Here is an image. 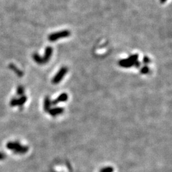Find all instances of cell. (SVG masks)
<instances>
[{
    "mask_svg": "<svg viewBox=\"0 0 172 172\" xmlns=\"http://www.w3.org/2000/svg\"><path fill=\"white\" fill-rule=\"evenodd\" d=\"M10 105L11 107H17V98H12V100L10 101Z\"/></svg>",
    "mask_w": 172,
    "mask_h": 172,
    "instance_id": "cell-14",
    "label": "cell"
},
{
    "mask_svg": "<svg viewBox=\"0 0 172 172\" xmlns=\"http://www.w3.org/2000/svg\"><path fill=\"white\" fill-rule=\"evenodd\" d=\"M68 72V68L67 67H62L58 72L56 74V75L54 76V78H52V83L54 84H57L59 83L62 80L63 77L65 76V75L67 74Z\"/></svg>",
    "mask_w": 172,
    "mask_h": 172,
    "instance_id": "cell-3",
    "label": "cell"
},
{
    "mask_svg": "<svg viewBox=\"0 0 172 172\" xmlns=\"http://www.w3.org/2000/svg\"><path fill=\"white\" fill-rule=\"evenodd\" d=\"M27 100L28 98L25 95L22 96L17 99V106H19V107H21V106H22L26 101H27Z\"/></svg>",
    "mask_w": 172,
    "mask_h": 172,
    "instance_id": "cell-11",
    "label": "cell"
},
{
    "mask_svg": "<svg viewBox=\"0 0 172 172\" xmlns=\"http://www.w3.org/2000/svg\"><path fill=\"white\" fill-rule=\"evenodd\" d=\"M143 62H144L145 64H148L150 62V60L149 58L147 57V56H145V57L144 58V59H143Z\"/></svg>",
    "mask_w": 172,
    "mask_h": 172,
    "instance_id": "cell-15",
    "label": "cell"
},
{
    "mask_svg": "<svg viewBox=\"0 0 172 172\" xmlns=\"http://www.w3.org/2000/svg\"><path fill=\"white\" fill-rule=\"evenodd\" d=\"M140 65H141L140 62V61H137L136 62H135V66H134V67H137V68H138V67H140Z\"/></svg>",
    "mask_w": 172,
    "mask_h": 172,
    "instance_id": "cell-17",
    "label": "cell"
},
{
    "mask_svg": "<svg viewBox=\"0 0 172 172\" xmlns=\"http://www.w3.org/2000/svg\"><path fill=\"white\" fill-rule=\"evenodd\" d=\"M71 35V33L68 30H63L56 33H53L48 36V40L51 42L57 41L58 40L62 38H67Z\"/></svg>",
    "mask_w": 172,
    "mask_h": 172,
    "instance_id": "cell-2",
    "label": "cell"
},
{
    "mask_svg": "<svg viewBox=\"0 0 172 172\" xmlns=\"http://www.w3.org/2000/svg\"><path fill=\"white\" fill-rule=\"evenodd\" d=\"M138 55L137 54H135L131 55L126 59H121L119 61V65L122 68H131V67H134L135 62L138 61Z\"/></svg>",
    "mask_w": 172,
    "mask_h": 172,
    "instance_id": "cell-1",
    "label": "cell"
},
{
    "mask_svg": "<svg viewBox=\"0 0 172 172\" xmlns=\"http://www.w3.org/2000/svg\"><path fill=\"white\" fill-rule=\"evenodd\" d=\"M167 1V0H160V2L161 3H165Z\"/></svg>",
    "mask_w": 172,
    "mask_h": 172,
    "instance_id": "cell-18",
    "label": "cell"
},
{
    "mask_svg": "<svg viewBox=\"0 0 172 172\" xmlns=\"http://www.w3.org/2000/svg\"><path fill=\"white\" fill-rule=\"evenodd\" d=\"M24 88L22 85H19L17 88V94L20 96H22L24 95Z\"/></svg>",
    "mask_w": 172,
    "mask_h": 172,
    "instance_id": "cell-12",
    "label": "cell"
},
{
    "mask_svg": "<svg viewBox=\"0 0 172 172\" xmlns=\"http://www.w3.org/2000/svg\"><path fill=\"white\" fill-rule=\"evenodd\" d=\"M21 145L22 144H21V143H20V142H19V141H9V142H8L7 144H6V148H7L8 149L14 152L16 149H17V148L20 146H21Z\"/></svg>",
    "mask_w": 172,
    "mask_h": 172,
    "instance_id": "cell-6",
    "label": "cell"
},
{
    "mask_svg": "<svg viewBox=\"0 0 172 172\" xmlns=\"http://www.w3.org/2000/svg\"><path fill=\"white\" fill-rule=\"evenodd\" d=\"M68 96L67 93H62L59 96L52 101V105H56L61 102H65L68 100Z\"/></svg>",
    "mask_w": 172,
    "mask_h": 172,
    "instance_id": "cell-5",
    "label": "cell"
},
{
    "mask_svg": "<svg viewBox=\"0 0 172 172\" xmlns=\"http://www.w3.org/2000/svg\"><path fill=\"white\" fill-rule=\"evenodd\" d=\"M8 67L10 68V69H12L13 71H14L15 73V74L17 75L18 77H22L23 75H24V73H23L22 71H21V69H19L17 67L15 64H14L13 63L10 64Z\"/></svg>",
    "mask_w": 172,
    "mask_h": 172,
    "instance_id": "cell-9",
    "label": "cell"
},
{
    "mask_svg": "<svg viewBox=\"0 0 172 172\" xmlns=\"http://www.w3.org/2000/svg\"><path fill=\"white\" fill-rule=\"evenodd\" d=\"M51 116L55 117L59 114H61L64 112V108L62 107H55L51 108L48 112Z\"/></svg>",
    "mask_w": 172,
    "mask_h": 172,
    "instance_id": "cell-7",
    "label": "cell"
},
{
    "mask_svg": "<svg viewBox=\"0 0 172 172\" xmlns=\"http://www.w3.org/2000/svg\"><path fill=\"white\" fill-rule=\"evenodd\" d=\"M52 52H53V49L51 47H47L45 49L44 56L42 58L43 63L45 64L49 61V59H51V56L52 55Z\"/></svg>",
    "mask_w": 172,
    "mask_h": 172,
    "instance_id": "cell-4",
    "label": "cell"
},
{
    "mask_svg": "<svg viewBox=\"0 0 172 172\" xmlns=\"http://www.w3.org/2000/svg\"><path fill=\"white\" fill-rule=\"evenodd\" d=\"M6 158V154L3 153H0V160H3Z\"/></svg>",
    "mask_w": 172,
    "mask_h": 172,
    "instance_id": "cell-16",
    "label": "cell"
},
{
    "mask_svg": "<svg viewBox=\"0 0 172 172\" xmlns=\"http://www.w3.org/2000/svg\"><path fill=\"white\" fill-rule=\"evenodd\" d=\"M33 58L34 61L38 63V64H43V61H42V58L41 56H40V55L38 54V53H34L33 54Z\"/></svg>",
    "mask_w": 172,
    "mask_h": 172,
    "instance_id": "cell-10",
    "label": "cell"
},
{
    "mask_svg": "<svg viewBox=\"0 0 172 172\" xmlns=\"http://www.w3.org/2000/svg\"><path fill=\"white\" fill-rule=\"evenodd\" d=\"M149 71H150V69L147 67V66H145V67H142L140 69V72L142 74H147Z\"/></svg>",
    "mask_w": 172,
    "mask_h": 172,
    "instance_id": "cell-13",
    "label": "cell"
},
{
    "mask_svg": "<svg viewBox=\"0 0 172 172\" xmlns=\"http://www.w3.org/2000/svg\"><path fill=\"white\" fill-rule=\"evenodd\" d=\"M52 106V101L51 100L50 97L46 96L44 98V110L45 112H48L49 110L51 108Z\"/></svg>",
    "mask_w": 172,
    "mask_h": 172,
    "instance_id": "cell-8",
    "label": "cell"
}]
</instances>
